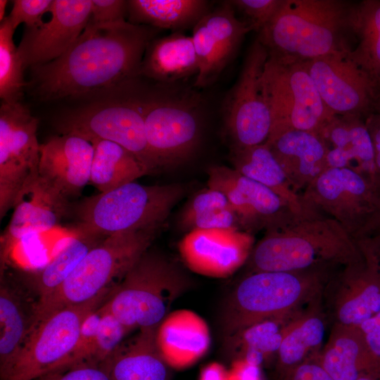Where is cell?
Segmentation results:
<instances>
[{
	"mask_svg": "<svg viewBox=\"0 0 380 380\" xmlns=\"http://www.w3.org/2000/svg\"><path fill=\"white\" fill-rule=\"evenodd\" d=\"M156 29L128 21L88 23L61 56L32 67L33 93L49 101L122 87L140 75V66Z\"/></svg>",
	"mask_w": 380,
	"mask_h": 380,
	"instance_id": "cell-1",
	"label": "cell"
},
{
	"mask_svg": "<svg viewBox=\"0 0 380 380\" xmlns=\"http://www.w3.org/2000/svg\"><path fill=\"white\" fill-rule=\"evenodd\" d=\"M357 2L284 0L258 33L268 56L306 62L355 47Z\"/></svg>",
	"mask_w": 380,
	"mask_h": 380,
	"instance_id": "cell-2",
	"label": "cell"
},
{
	"mask_svg": "<svg viewBox=\"0 0 380 380\" xmlns=\"http://www.w3.org/2000/svg\"><path fill=\"white\" fill-rule=\"evenodd\" d=\"M362 256L357 241L338 222L315 215L266 231L246 263L248 272H293L344 266Z\"/></svg>",
	"mask_w": 380,
	"mask_h": 380,
	"instance_id": "cell-3",
	"label": "cell"
},
{
	"mask_svg": "<svg viewBox=\"0 0 380 380\" xmlns=\"http://www.w3.org/2000/svg\"><path fill=\"white\" fill-rule=\"evenodd\" d=\"M331 269L248 272L224 303L220 322L225 341L260 322L288 317L316 296Z\"/></svg>",
	"mask_w": 380,
	"mask_h": 380,
	"instance_id": "cell-4",
	"label": "cell"
},
{
	"mask_svg": "<svg viewBox=\"0 0 380 380\" xmlns=\"http://www.w3.org/2000/svg\"><path fill=\"white\" fill-rule=\"evenodd\" d=\"M184 193L179 184L144 185L132 182L84 197L71 205L77 220L75 232L103 239L162 226Z\"/></svg>",
	"mask_w": 380,
	"mask_h": 380,
	"instance_id": "cell-5",
	"label": "cell"
},
{
	"mask_svg": "<svg viewBox=\"0 0 380 380\" xmlns=\"http://www.w3.org/2000/svg\"><path fill=\"white\" fill-rule=\"evenodd\" d=\"M162 226L120 232L92 248L56 291L39 300L37 323L62 308L88 303L111 293L146 251Z\"/></svg>",
	"mask_w": 380,
	"mask_h": 380,
	"instance_id": "cell-6",
	"label": "cell"
},
{
	"mask_svg": "<svg viewBox=\"0 0 380 380\" xmlns=\"http://www.w3.org/2000/svg\"><path fill=\"white\" fill-rule=\"evenodd\" d=\"M190 286L182 269L148 248L132 265L101 305L131 331L158 327L175 302Z\"/></svg>",
	"mask_w": 380,
	"mask_h": 380,
	"instance_id": "cell-7",
	"label": "cell"
},
{
	"mask_svg": "<svg viewBox=\"0 0 380 380\" xmlns=\"http://www.w3.org/2000/svg\"><path fill=\"white\" fill-rule=\"evenodd\" d=\"M263 84L272 116L268 139L294 130L319 134L335 116L323 102L305 62L268 56Z\"/></svg>",
	"mask_w": 380,
	"mask_h": 380,
	"instance_id": "cell-8",
	"label": "cell"
},
{
	"mask_svg": "<svg viewBox=\"0 0 380 380\" xmlns=\"http://www.w3.org/2000/svg\"><path fill=\"white\" fill-rule=\"evenodd\" d=\"M113 292L62 308L38 322L16 357L0 373L1 380H34L58 367L72 352L85 318Z\"/></svg>",
	"mask_w": 380,
	"mask_h": 380,
	"instance_id": "cell-9",
	"label": "cell"
},
{
	"mask_svg": "<svg viewBox=\"0 0 380 380\" xmlns=\"http://www.w3.org/2000/svg\"><path fill=\"white\" fill-rule=\"evenodd\" d=\"M196 99L175 91L140 99L148 149L158 168L178 165L194 153L200 138Z\"/></svg>",
	"mask_w": 380,
	"mask_h": 380,
	"instance_id": "cell-10",
	"label": "cell"
},
{
	"mask_svg": "<svg viewBox=\"0 0 380 380\" xmlns=\"http://www.w3.org/2000/svg\"><path fill=\"white\" fill-rule=\"evenodd\" d=\"M61 134L91 144L108 141L132 153L152 172L158 167L148 149L140 99L97 101L65 112L56 121Z\"/></svg>",
	"mask_w": 380,
	"mask_h": 380,
	"instance_id": "cell-11",
	"label": "cell"
},
{
	"mask_svg": "<svg viewBox=\"0 0 380 380\" xmlns=\"http://www.w3.org/2000/svg\"><path fill=\"white\" fill-rule=\"evenodd\" d=\"M300 196L308 211L334 219L355 239L367 232L378 208V187L346 167L325 169Z\"/></svg>",
	"mask_w": 380,
	"mask_h": 380,
	"instance_id": "cell-12",
	"label": "cell"
},
{
	"mask_svg": "<svg viewBox=\"0 0 380 380\" xmlns=\"http://www.w3.org/2000/svg\"><path fill=\"white\" fill-rule=\"evenodd\" d=\"M268 53L256 37L241 71L224 103V126L232 151L264 144L272 129V116L263 84Z\"/></svg>",
	"mask_w": 380,
	"mask_h": 380,
	"instance_id": "cell-13",
	"label": "cell"
},
{
	"mask_svg": "<svg viewBox=\"0 0 380 380\" xmlns=\"http://www.w3.org/2000/svg\"><path fill=\"white\" fill-rule=\"evenodd\" d=\"M325 106L335 115L366 120L380 103V84L348 53L305 62Z\"/></svg>",
	"mask_w": 380,
	"mask_h": 380,
	"instance_id": "cell-14",
	"label": "cell"
},
{
	"mask_svg": "<svg viewBox=\"0 0 380 380\" xmlns=\"http://www.w3.org/2000/svg\"><path fill=\"white\" fill-rule=\"evenodd\" d=\"M38 120L20 102L0 107V217L13 208L27 178L38 171Z\"/></svg>",
	"mask_w": 380,
	"mask_h": 380,
	"instance_id": "cell-15",
	"label": "cell"
},
{
	"mask_svg": "<svg viewBox=\"0 0 380 380\" xmlns=\"http://www.w3.org/2000/svg\"><path fill=\"white\" fill-rule=\"evenodd\" d=\"M208 187L225 194L239 219L241 229L247 233L277 229L297 218L307 217L297 214L273 191L233 167L213 165L208 170Z\"/></svg>",
	"mask_w": 380,
	"mask_h": 380,
	"instance_id": "cell-16",
	"label": "cell"
},
{
	"mask_svg": "<svg viewBox=\"0 0 380 380\" xmlns=\"http://www.w3.org/2000/svg\"><path fill=\"white\" fill-rule=\"evenodd\" d=\"M71 205L68 198L38 171L31 174L15 198L11 220L1 238V265L20 240L58 226L71 212Z\"/></svg>",
	"mask_w": 380,
	"mask_h": 380,
	"instance_id": "cell-17",
	"label": "cell"
},
{
	"mask_svg": "<svg viewBox=\"0 0 380 380\" xmlns=\"http://www.w3.org/2000/svg\"><path fill=\"white\" fill-rule=\"evenodd\" d=\"M251 31L236 16L229 1L205 14L193 27L191 35L198 63L194 86L203 88L215 82Z\"/></svg>",
	"mask_w": 380,
	"mask_h": 380,
	"instance_id": "cell-18",
	"label": "cell"
},
{
	"mask_svg": "<svg viewBox=\"0 0 380 380\" xmlns=\"http://www.w3.org/2000/svg\"><path fill=\"white\" fill-rule=\"evenodd\" d=\"M90 0H54L51 18L24 32L18 50L24 69L51 62L64 54L89 23Z\"/></svg>",
	"mask_w": 380,
	"mask_h": 380,
	"instance_id": "cell-19",
	"label": "cell"
},
{
	"mask_svg": "<svg viewBox=\"0 0 380 380\" xmlns=\"http://www.w3.org/2000/svg\"><path fill=\"white\" fill-rule=\"evenodd\" d=\"M253 235L236 229L189 232L179 244L185 265L204 276L222 278L246 264L253 247Z\"/></svg>",
	"mask_w": 380,
	"mask_h": 380,
	"instance_id": "cell-20",
	"label": "cell"
},
{
	"mask_svg": "<svg viewBox=\"0 0 380 380\" xmlns=\"http://www.w3.org/2000/svg\"><path fill=\"white\" fill-rule=\"evenodd\" d=\"M93 144L79 136H54L40 145L38 172L68 198L80 195L90 182Z\"/></svg>",
	"mask_w": 380,
	"mask_h": 380,
	"instance_id": "cell-21",
	"label": "cell"
},
{
	"mask_svg": "<svg viewBox=\"0 0 380 380\" xmlns=\"http://www.w3.org/2000/svg\"><path fill=\"white\" fill-rule=\"evenodd\" d=\"M39 297L24 277L1 272L0 373L11 363L35 328Z\"/></svg>",
	"mask_w": 380,
	"mask_h": 380,
	"instance_id": "cell-22",
	"label": "cell"
},
{
	"mask_svg": "<svg viewBox=\"0 0 380 380\" xmlns=\"http://www.w3.org/2000/svg\"><path fill=\"white\" fill-rule=\"evenodd\" d=\"M334 281V323L359 327L380 311V280L363 255L343 266Z\"/></svg>",
	"mask_w": 380,
	"mask_h": 380,
	"instance_id": "cell-23",
	"label": "cell"
},
{
	"mask_svg": "<svg viewBox=\"0 0 380 380\" xmlns=\"http://www.w3.org/2000/svg\"><path fill=\"white\" fill-rule=\"evenodd\" d=\"M319 134L329 149L327 168H350L377 186L374 148L365 120L335 115Z\"/></svg>",
	"mask_w": 380,
	"mask_h": 380,
	"instance_id": "cell-24",
	"label": "cell"
},
{
	"mask_svg": "<svg viewBox=\"0 0 380 380\" xmlns=\"http://www.w3.org/2000/svg\"><path fill=\"white\" fill-rule=\"evenodd\" d=\"M158 327L140 329L123 340L99 367L110 380H170L171 367L157 343Z\"/></svg>",
	"mask_w": 380,
	"mask_h": 380,
	"instance_id": "cell-25",
	"label": "cell"
},
{
	"mask_svg": "<svg viewBox=\"0 0 380 380\" xmlns=\"http://www.w3.org/2000/svg\"><path fill=\"white\" fill-rule=\"evenodd\" d=\"M312 358L334 380L380 377V364L370 352L359 327L334 323L324 347Z\"/></svg>",
	"mask_w": 380,
	"mask_h": 380,
	"instance_id": "cell-26",
	"label": "cell"
},
{
	"mask_svg": "<svg viewBox=\"0 0 380 380\" xmlns=\"http://www.w3.org/2000/svg\"><path fill=\"white\" fill-rule=\"evenodd\" d=\"M297 193L327 168L328 147L322 137L306 131H289L265 142Z\"/></svg>",
	"mask_w": 380,
	"mask_h": 380,
	"instance_id": "cell-27",
	"label": "cell"
},
{
	"mask_svg": "<svg viewBox=\"0 0 380 380\" xmlns=\"http://www.w3.org/2000/svg\"><path fill=\"white\" fill-rule=\"evenodd\" d=\"M156 339L163 357L175 369L194 364L205 355L210 343L206 322L187 310L170 312L159 325Z\"/></svg>",
	"mask_w": 380,
	"mask_h": 380,
	"instance_id": "cell-28",
	"label": "cell"
},
{
	"mask_svg": "<svg viewBox=\"0 0 380 380\" xmlns=\"http://www.w3.org/2000/svg\"><path fill=\"white\" fill-rule=\"evenodd\" d=\"M198 63L191 36L175 32L152 39L145 51L139 75L165 84L197 75Z\"/></svg>",
	"mask_w": 380,
	"mask_h": 380,
	"instance_id": "cell-29",
	"label": "cell"
},
{
	"mask_svg": "<svg viewBox=\"0 0 380 380\" xmlns=\"http://www.w3.org/2000/svg\"><path fill=\"white\" fill-rule=\"evenodd\" d=\"M232 163L234 170L273 191L297 214L304 216L317 215L305 208L300 194L293 189L267 143L232 151Z\"/></svg>",
	"mask_w": 380,
	"mask_h": 380,
	"instance_id": "cell-30",
	"label": "cell"
},
{
	"mask_svg": "<svg viewBox=\"0 0 380 380\" xmlns=\"http://www.w3.org/2000/svg\"><path fill=\"white\" fill-rule=\"evenodd\" d=\"M209 8L204 0H130L128 22L178 32L194 27L210 11Z\"/></svg>",
	"mask_w": 380,
	"mask_h": 380,
	"instance_id": "cell-31",
	"label": "cell"
},
{
	"mask_svg": "<svg viewBox=\"0 0 380 380\" xmlns=\"http://www.w3.org/2000/svg\"><path fill=\"white\" fill-rule=\"evenodd\" d=\"M94 148L90 182L99 192H106L135 182L151 172L132 153L108 141L92 143Z\"/></svg>",
	"mask_w": 380,
	"mask_h": 380,
	"instance_id": "cell-32",
	"label": "cell"
},
{
	"mask_svg": "<svg viewBox=\"0 0 380 380\" xmlns=\"http://www.w3.org/2000/svg\"><path fill=\"white\" fill-rule=\"evenodd\" d=\"M325 329L323 316L315 310L288 321L277 354L279 374L313 357L323 342Z\"/></svg>",
	"mask_w": 380,
	"mask_h": 380,
	"instance_id": "cell-33",
	"label": "cell"
},
{
	"mask_svg": "<svg viewBox=\"0 0 380 380\" xmlns=\"http://www.w3.org/2000/svg\"><path fill=\"white\" fill-rule=\"evenodd\" d=\"M180 224L188 232L200 229L241 230L227 197L211 187L199 191L189 201L180 217Z\"/></svg>",
	"mask_w": 380,
	"mask_h": 380,
	"instance_id": "cell-34",
	"label": "cell"
},
{
	"mask_svg": "<svg viewBox=\"0 0 380 380\" xmlns=\"http://www.w3.org/2000/svg\"><path fill=\"white\" fill-rule=\"evenodd\" d=\"M102 239L76 233L46 266L37 273L25 277L39 300L59 288L89 251Z\"/></svg>",
	"mask_w": 380,
	"mask_h": 380,
	"instance_id": "cell-35",
	"label": "cell"
},
{
	"mask_svg": "<svg viewBox=\"0 0 380 380\" xmlns=\"http://www.w3.org/2000/svg\"><path fill=\"white\" fill-rule=\"evenodd\" d=\"M355 34L349 56L380 84V0L357 2Z\"/></svg>",
	"mask_w": 380,
	"mask_h": 380,
	"instance_id": "cell-36",
	"label": "cell"
},
{
	"mask_svg": "<svg viewBox=\"0 0 380 380\" xmlns=\"http://www.w3.org/2000/svg\"><path fill=\"white\" fill-rule=\"evenodd\" d=\"M286 319L274 318L253 324L227 341V346L251 366H258L277 355Z\"/></svg>",
	"mask_w": 380,
	"mask_h": 380,
	"instance_id": "cell-37",
	"label": "cell"
},
{
	"mask_svg": "<svg viewBox=\"0 0 380 380\" xmlns=\"http://www.w3.org/2000/svg\"><path fill=\"white\" fill-rule=\"evenodd\" d=\"M8 17L0 25V97L2 103L20 102L25 82V70L18 47L13 42L15 32Z\"/></svg>",
	"mask_w": 380,
	"mask_h": 380,
	"instance_id": "cell-38",
	"label": "cell"
},
{
	"mask_svg": "<svg viewBox=\"0 0 380 380\" xmlns=\"http://www.w3.org/2000/svg\"><path fill=\"white\" fill-rule=\"evenodd\" d=\"M94 347L87 366L98 367L106 360L131 331L101 306Z\"/></svg>",
	"mask_w": 380,
	"mask_h": 380,
	"instance_id": "cell-39",
	"label": "cell"
},
{
	"mask_svg": "<svg viewBox=\"0 0 380 380\" xmlns=\"http://www.w3.org/2000/svg\"><path fill=\"white\" fill-rule=\"evenodd\" d=\"M100 307L92 311L85 318L77 343L69 357L52 371L87 365L94 347L99 324L102 316Z\"/></svg>",
	"mask_w": 380,
	"mask_h": 380,
	"instance_id": "cell-40",
	"label": "cell"
},
{
	"mask_svg": "<svg viewBox=\"0 0 380 380\" xmlns=\"http://www.w3.org/2000/svg\"><path fill=\"white\" fill-rule=\"evenodd\" d=\"M284 0H232L233 8L244 17L243 20L258 33L274 18Z\"/></svg>",
	"mask_w": 380,
	"mask_h": 380,
	"instance_id": "cell-41",
	"label": "cell"
},
{
	"mask_svg": "<svg viewBox=\"0 0 380 380\" xmlns=\"http://www.w3.org/2000/svg\"><path fill=\"white\" fill-rule=\"evenodd\" d=\"M54 0H15L10 15V19L15 30L21 23L26 27H33L42 23V18L46 13H50Z\"/></svg>",
	"mask_w": 380,
	"mask_h": 380,
	"instance_id": "cell-42",
	"label": "cell"
},
{
	"mask_svg": "<svg viewBox=\"0 0 380 380\" xmlns=\"http://www.w3.org/2000/svg\"><path fill=\"white\" fill-rule=\"evenodd\" d=\"M89 24H113L125 22L127 1L91 0Z\"/></svg>",
	"mask_w": 380,
	"mask_h": 380,
	"instance_id": "cell-43",
	"label": "cell"
},
{
	"mask_svg": "<svg viewBox=\"0 0 380 380\" xmlns=\"http://www.w3.org/2000/svg\"><path fill=\"white\" fill-rule=\"evenodd\" d=\"M34 380H110L98 367L81 366L68 369L53 370Z\"/></svg>",
	"mask_w": 380,
	"mask_h": 380,
	"instance_id": "cell-44",
	"label": "cell"
},
{
	"mask_svg": "<svg viewBox=\"0 0 380 380\" xmlns=\"http://www.w3.org/2000/svg\"><path fill=\"white\" fill-rule=\"evenodd\" d=\"M281 380H334L313 358L279 374Z\"/></svg>",
	"mask_w": 380,
	"mask_h": 380,
	"instance_id": "cell-45",
	"label": "cell"
},
{
	"mask_svg": "<svg viewBox=\"0 0 380 380\" xmlns=\"http://www.w3.org/2000/svg\"><path fill=\"white\" fill-rule=\"evenodd\" d=\"M355 240L365 259L373 267L380 280V230L373 231Z\"/></svg>",
	"mask_w": 380,
	"mask_h": 380,
	"instance_id": "cell-46",
	"label": "cell"
},
{
	"mask_svg": "<svg viewBox=\"0 0 380 380\" xmlns=\"http://www.w3.org/2000/svg\"><path fill=\"white\" fill-rule=\"evenodd\" d=\"M372 355L380 364V311L359 326Z\"/></svg>",
	"mask_w": 380,
	"mask_h": 380,
	"instance_id": "cell-47",
	"label": "cell"
},
{
	"mask_svg": "<svg viewBox=\"0 0 380 380\" xmlns=\"http://www.w3.org/2000/svg\"><path fill=\"white\" fill-rule=\"evenodd\" d=\"M365 122L372 141L374 163L376 173L377 187H380V113H373L369 115Z\"/></svg>",
	"mask_w": 380,
	"mask_h": 380,
	"instance_id": "cell-48",
	"label": "cell"
},
{
	"mask_svg": "<svg viewBox=\"0 0 380 380\" xmlns=\"http://www.w3.org/2000/svg\"><path fill=\"white\" fill-rule=\"evenodd\" d=\"M200 380H227V378L222 367L211 365L202 372Z\"/></svg>",
	"mask_w": 380,
	"mask_h": 380,
	"instance_id": "cell-49",
	"label": "cell"
},
{
	"mask_svg": "<svg viewBox=\"0 0 380 380\" xmlns=\"http://www.w3.org/2000/svg\"><path fill=\"white\" fill-rule=\"evenodd\" d=\"M378 191H379V203H378L377 212L372 223L369 226L368 230L367 231L365 235L373 231L380 230V187L378 188Z\"/></svg>",
	"mask_w": 380,
	"mask_h": 380,
	"instance_id": "cell-50",
	"label": "cell"
},
{
	"mask_svg": "<svg viewBox=\"0 0 380 380\" xmlns=\"http://www.w3.org/2000/svg\"><path fill=\"white\" fill-rule=\"evenodd\" d=\"M8 4L6 0H0V21L2 22L5 19V10Z\"/></svg>",
	"mask_w": 380,
	"mask_h": 380,
	"instance_id": "cell-51",
	"label": "cell"
},
{
	"mask_svg": "<svg viewBox=\"0 0 380 380\" xmlns=\"http://www.w3.org/2000/svg\"><path fill=\"white\" fill-rule=\"evenodd\" d=\"M357 380H380V377L374 376H364Z\"/></svg>",
	"mask_w": 380,
	"mask_h": 380,
	"instance_id": "cell-52",
	"label": "cell"
},
{
	"mask_svg": "<svg viewBox=\"0 0 380 380\" xmlns=\"http://www.w3.org/2000/svg\"><path fill=\"white\" fill-rule=\"evenodd\" d=\"M376 113H380V104L377 106Z\"/></svg>",
	"mask_w": 380,
	"mask_h": 380,
	"instance_id": "cell-53",
	"label": "cell"
}]
</instances>
